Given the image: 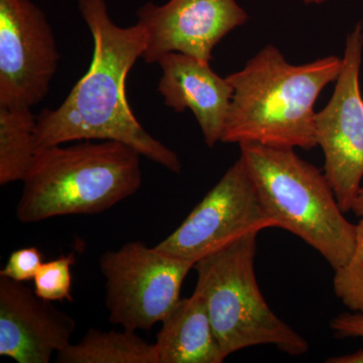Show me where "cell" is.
<instances>
[{
	"label": "cell",
	"instance_id": "cell-2",
	"mask_svg": "<svg viewBox=\"0 0 363 363\" xmlns=\"http://www.w3.org/2000/svg\"><path fill=\"white\" fill-rule=\"evenodd\" d=\"M341 67L337 56L292 65L276 45H266L226 77L233 95L220 142L314 149L315 104L322 90L337 80Z\"/></svg>",
	"mask_w": 363,
	"mask_h": 363
},
{
	"label": "cell",
	"instance_id": "cell-12",
	"mask_svg": "<svg viewBox=\"0 0 363 363\" xmlns=\"http://www.w3.org/2000/svg\"><path fill=\"white\" fill-rule=\"evenodd\" d=\"M157 64L162 72L157 91L164 105L176 112L190 109L201 128L205 143L213 147L221 140L233 86L212 70L209 62L182 52H168Z\"/></svg>",
	"mask_w": 363,
	"mask_h": 363
},
{
	"label": "cell",
	"instance_id": "cell-9",
	"mask_svg": "<svg viewBox=\"0 0 363 363\" xmlns=\"http://www.w3.org/2000/svg\"><path fill=\"white\" fill-rule=\"evenodd\" d=\"M59 61L42 9L30 0H0V106L32 108L40 104Z\"/></svg>",
	"mask_w": 363,
	"mask_h": 363
},
{
	"label": "cell",
	"instance_id": "cell-11",
	"mask_svg": "<svg viewBox=\"0 0 363 363\" xmlns=\"http://www.w3.org/2000/svg\"><path fill=\"white\" fill-rule=\"evenodd\" d=\"M73 317L23 283L0 277V355L18 363H49L71 343Z\"/></svg>",
	"mask_w": 363,
	"mask_h": 363
},
{
	"label": "cell",
	"instance_id": "cell-1",
	"mask_svg": "<svg viewBox=\"0 0 363 363\" xmlns=\"http://www.w3.org/2000/svg\"><path fill=\"white\" fill-rule=\"evenodd\" d=\"M78 7L94 40L92 62L58 108L37 116L35 150L75 140H116L180 174L178 155L143 128L126 97V78L147 45L145 28L138 23L116 25L105 0H78Z\"/></svg>",
	"mask_w": 363,
	"mask_h": 363
},
{
	"label": "cell",
	"instance_id": "cell-19",
	"mask_svg": "<svg viewBox=\"0 0 363 363\" xmlns=\"http://www.w3.org/2000/svg\"><path fill=\"white\" fill-rule=\"evenodd\" d=\"M330 327L339 338H363V314L345 312L334 318Z\"/></svg>",
	"mask_w": 363,
	"mask_h": 363
},
{
	"label": "cell",
	"instance_id": "cell-21",
	"mask_svg": "<svg viewBox=\"0 0 363 363\" xmlns=\"http://www.w3.org/2000/svg\"><path fill=\"white\" fill-rule=\"evenodd\" d=\"M351 211L357 215V216L363 217V185L358 190L357 197H355L352 208H351Z\"/></svg>",
	"mask_w": 363,
	"mask_h": 363
},
{
	"label": "cell",
	"instance_id": "cell-15",
	"mask_svg": "<svg viewBox=\"0 0 363 363\" xmlns=\"http://www.w3.org/2000/svg\"><path fill=\"white\" fill-rule=\"evenodd\" d=\"M35 125L30 108L0 106V185L25 180L35 152Z\"/></svg>",
	"mask_w": 363,
	"mask_h": 363
},
{
	"label": "cell",
	"instance_id": "cell-13",
	"mask_svg": "<svg viewBox=\"0 0 363 363\" xmlns=\"http://www.w3.org/2000/svg\"><path fill=\"white\" fill-rule=\"evenodd\" d=\"M154 343L157 363H221L226 359L215 335L204 298L179 301L161 322Z\"/></svg>",
	"mask_w": 363,
	"mask_h": 363
},
{
	"label": "cell",
	"instance_id": "cell-20",
	"mask_svg": "<svg viewBox=\"0 0 363 363\" xmlns=\"http://www.w3.org/2000/svg\"><path fill=\"white\" fill-rule=\"evenodd\" d=\"M328 363H363V350L355 351L342 357H331L326 360Z\"/></svg>",
	"mask_w": 363,
	"mask_h": 363
},
{
	"label": "cell",
	"instance_id": "cell-5",
	"mask_svg": "<svg viewBox=\"0 0 363 363\" xmlns=\"http://www.w3.org/2000/svg\"><path fill=\"white\" fill-rule=\"evenodd\" d=\"M257 233H250L198 260L195 292L206 302L212 326L226 358L257 345H274L298 357L309 344L279 319L260 292L255 271Z\"/></svg>",
	"mask_w": 363,
	"mask_h": 363
},
{
	"label": "cell",
	"instance_id": "cell-7",
	"mask_svg": "<svg viewBox=\"0 0 363 363\" xmlns=\"http://www.w3.org/2000/svg\"><path fill=\"white\" fill-rule=\"evenodd\" d=\"M271 227L276 222L260 201L240 157L181 225L155 247L196 264L247 234Z\"/></svg>",
	"mask_w": 363,
	"mask_h": 363
},
{
	"label": "cell",
	"instance_id": "cell-4",
	"mask_svg": "<svg viewBox=\"0 0 363 363\" xmlns=\"http://www.w3.org/2000/svg\"><path fill=\"white\" fill-rule=\"evenodd\" d=\"M240 157L276 227L315 248L334 271L350 260L357 224L344 217L333 189L313 164L293 149L241 143Z\"/></svg>",
	"mask_w": 363,
	"mask_h": 363
},
{
	"label": "cell",
	"instance_id": "cell-8",
	"mask_svg": "<svg viewBox=\"0 0 363 363\" xmlns=\"http://www.w3.org/2000/svg\"><path fill=\"white\" fill-rule=\"evenodd\" d=\"M363 23L346 38L342 67L330 101L316 112L317 145L323 150L324 174L339 207L351 211L363 178V97L359 76Z\"/></svg>",
	"mask_w": 363,
	"mask_h": 363
},
{
	"label": "cell",
	"instance_id": "cell-10",
	"mask_svg": "<svg viewBox=\"0 0 363 363\" xmlns=\"http://www.w3.org/2000/svg\"><path fill=\"white\" fill-rule=\"evenodd\" d=\"M136 16L147 32L142 58L147 64L173 52L210 63L216 45L248 21L236 0H169L164 6L147 2Z\"/></svg>",
	"mask_w": 363,
	"mask_h": 363
},
{
	"label": "cell",
	"instance_id": "cell-3",
	"mask_svg": "<svg viewBox=\"0 0 363 363\" xmlns=\"http://www.w3.org/2000/svg\"><path fill=\"white\" fill-rule=\"evenodd\" d=\"M140 157L116 140L35 150L16 206L18 221L35 223L111 209L142 187Z\"/></svg>",
	"mask_w": 363,
	"mask_h": 363
},
{
	"label": "cell",
	"instance_id": "cell-16",
	"mask_svg": "<svg viewBox=\"0 0 363 363\" xmlns=\"http://www.w3.org/2000/svg\"><path fill=\"white\" fill-rule=\"evenodd\" d=\"M336 297L350 312L363 314V217L357 224V242L350 260L335 271Z\"/></svg>",
	"mask_w": 363,
	"mask_h": 363
},
{
	"label": "cell",
	"instance_id": "cell-18",
	"mask_svg": "<svg viewBox=\"0 0 363 363\" xmlns=\"http://www.w3.org/2000/svg\"><path fill=\"white\" fill-rule=\"evenodd\" d=\"M42 264L43 255L39 248H20L11 253L6 267L0 271V277L20 283L33 281Z\"/></svg>",
	"mask_w": 363,
	"mask_h": 363
},
{
	"label": "cell",
	"instance_id": "cell-17",
	"mask_svg": "<svg viewBox=\"0 0 363 363\" xmlns=\"http://www.w3.org/2000/svg\"><path fill=\"white\" fill-rule=\"evenodd\" d=\"M76 264L75 253L61 255L43 262L33 279V291L50 302L72 301V267Z\"/></svg>",
	"mask_w": 363,
	"mask_h": 363
},
{
	"label": "cell",
	"instance_id": "cell-6",
	"mask_svg": "<svg viewBox=\"0 0 363 363\" xmlns=\"http://www.w3.org/2000/svg\"><path fill=\"white\" fill-rule=\"evenodd\" d=\"M195 262L130 241L102 253L105 306L111 323L125 330H150L181 300L182 286Z\"/></svg>",
	"mask_w": 363,
	"mask_h": 363
},
{
	"label": "cell",
	"instance_id": "cell-14",
	"mask_svg": "<svg viewBox=\"0 0 363 363\" xmlns=\"http://www.w3.org/2000/svg\"><path fill=\"white\" fill-rule=\"evenodd\" d=\"M59 363H157L154 344L135 331L89 329L78 343L56 354Z\"/></svg>",
	"mask_w": 363,
	"mask_h": 363
},
{
	"label": "cell",
	"instance_id": "cell-22",
	"mask_svg": "<svg viewBox=\"0 0 363 363\" xmlns=\"http://www.w3.org/2000/svg\"><path fill=\"white\" fill-rule=\"evenodd\" d=\"M302 1L306 4H321L328 1V0H302Z\"/></svg>",
	"mask_w": 363,
	"mask_h": 363
}]
</instances>
